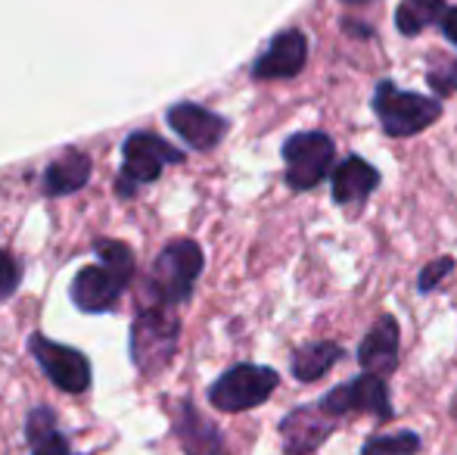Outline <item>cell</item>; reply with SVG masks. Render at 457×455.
<instances>
[{
	"instance_id": "obj_1",
	"label": "cell",
	"mask_w": 457,
	"mask_h": 455,
	"mask_svg": "<svg viewBox=\"0 0 457 455\" xmlns=\"http://www.w3.org/2000/svg\"><path fill=\"white\" fill-rule=\"evenodd\" d=\"M96 265H85L72 281V299L85 312H109L134 274V256L125 243L103 240L96 247Z\"/></svg>"
},
{
	"instance_id": "obj_2",
	"label": "cell",
	"mask_w": 457,
	"mask_h": 455,
	"mask_svg": "<svg viewBox=\"0 0 457 455\" xmlns=\"http://www.w3.org/2000/svg\"><path fill=\"white\" fill-rule=\"evenodd\" d=\"M373 113L389 138H411L439 119L442 100L423 97L414 91H398L392 81H379L373 91Z\"/></svg>"
},
{
	"instance_id": "obj_3",
	"label": "cell",
	"mask_w": 457,
	"mask_h": 455,
	"mask_svg": "<svg viewBox=\"0 0 457 455\" xmlns=\"http://www.w3.org/2000/svg\"><path fill=\"white\" fill-rule=\"evenodd\" d=\"M199 272H203V249L193 240H175L162 249V256L153 265L150 278V293L159 299V306L165 303H184L193 293Z\"/></svg>"
},
{
	"instance_id": "obj_4",
	"label": "cell",
	"mask_w": 457,
	"mask_h": 455,
	"mask_svg": "<svg viewBox=\"0 0 457 455\" xmlns=\"http://www.w3.org/2000/svg\"><path fill=\"white\" fill-rule=\"evenodd\" d=\"M178 346V318L162 306L140 312L131 328V358L140 371L156 375L171 362Z\"/></svg>"
},
{
	"instance_id": "obj_5",
	"label": "cell",
	"mask_w": 457,
	"mask_h": 455,
	"mask_svg": "<svg viewBox=\"0 0 457 455\" xmlns=\"http://www.w3.org/2000/svg\"><path fill=\"white\" fill-rule=\"evenodd\" d=\"M277 383H280L277 371L265 365H237L212 383L209 400L221 412H246V409L262 406L277 390Z\"/></svg>"
},
{
	"instance_id": "obj_6",
	"label": "cell",
	"mask_w": 457,
	"mask_h": 455,
	"mask_svg": "<svg viewBox=\"0 0 457 455\" xmlns=\"http://www.w3.org/2000/svg\"><path fill=\"white\" fill-rule=\"evenodd\" d=\"M333 144L324 131H299L283 144V163H287V184L293 190H312L327 178L333 165Z\"/></svg>"
},
{
	"instance_id": "obj_7",
	"label": "cell",
	"mask_w": 457,
	"mask_h": 455,
	"mask_svg": "<svg viewBox=\"0 0 457 455\" xmlns=\"http://www.w3.org/2000/svg\"><path fill=\"white\" fill-rule=\"evenodd\" d=\"M181 153L171 150L162 138L150 131H137L125 140V150H121V172H125V181L119 184L121 194H131L134 184H146L156 181L159 172L169 163H181Z\"/></svg>"
},
{
	"instance_id": "obj_8",
	"label": "cell",
	"mask_w": 457,
	"mask_h": 455,
	"mask_svg": "<svg viewBox=\"0 0 457 455\" xmlns=\"http://www.w3.org/2000/svg\"><path fill=\"white\" fill-rule=\"evenodd\" d=\"M31 356L37 358L47 377L66 393H85L91 387V362L85 358V352L72 350V346L54 343L41 334H31Z\"/></svg>"
},
{
	"instance_id": "obj_9",
	"label": "cell",
	"mask_w": 457,
	"mask_h": 455,
	"mask_svg": "<svg viewBox=\"0 0 457 455\" xmlns=\"http://www.w3.org/2000/svg\"><path fill=\"white\" fill-rule=\"evenodd\" d=\"M320 406H324V412L333 415V418H343V415H349V412H364L379 421L392 418L389 390H386L383 377H377V375H364L349 383H339L337 390H330V393L320 400Z\"/></svg>"
},
{
	"instance_id": "obj_10",
	"label": "cell",
	"mask_w": 457,
	"mask_h": 455,
	"mask_svg": "<svg viewBox=\"0 0 457 455\" xmlns=\"http://www.w3.org/2000/svg\"><path fill=\"white\" fill-rule=\"evenodd\" d=\"M337 418L324 412V406H299L280 421V437L287 455H312L330 437Z\"/></svg>"
},
{
	"instance_id": "obj_11",
	"label": "cell",
	"mask_w": 457,
	"mask_h": 455,
	"mask_svg": "<svg viewBox=\"0 0 457 455\" xmlns=\"http://www.w3.org/2000/svg\"><path fill=\"white\" fill-rule=\"evenodd\" d=\"M308 63V38L302 31L289 29L271 38L268 50L253 63L255 79H293Z\"/></svg>"
},
{
	"instance_id": "obj_12",
	"label": "cell",
	"mask_w": 457,
	"mask_h": 455,
	"mask_svg": "<svg viewBox=\"0 0 457 455\" xmlns=\"http://www.w3.org/2000/svg\"><path fill=\"white\" fill-rule=\"evenodd\" d=\"M169 125L193 147V150H212L228 134V122L196 104H178L169 110Z\"/></svg>"
},
{
	"instance_id": "obj_13",
	"label": "cell",
	"mask_w": 457,
	"mask_h": 455,
	"mask_svg": "<svg viewBox=\"0 0 457 455\" xmlns=\"http://www.w3.org/2000/svg\"><path fill=\"white\" fill-rule=\"evenodd\" d=\"M358 362L367 375L386 377L395 371L398 365V322L392 316H383L370 328V334L364 337L358 346Z\"/></svg>"
},
{
	"instance_id": "obj_14",
	"label": "cell",
	"mask_w": 457,
	"mask_h": 455,
	"mask_svg": "<svg viewBox=\"0 0 457 455\" xmlns=\"http://www.w3.org/2000/svg\"><path fill=\"white\" fill-rule=\"evenodd\" d=\"M379 184V172L373 169L367 159L349 156L337 172H333V200L339 206H349V203L364 200L367 194H373Z\"/></svg>"
},
{
	"instance_id": "obj_15",
	"label": "cell",
	"mask_w": 457,
	"mask_h": 455,
	"mask_svg": "<svg viewBox=\"0 0 457 455\" xmlns=\"http://www.w3.org/2000/svg\"><path fill=\"white\" fill-rule=\"evenodd\" d=\"M178 437H181L187 455H221V434H218L193 406H181Z\"/></svg>"
},
{
	"instance_id": "obj_16",
	"label": "cell",
	"mask_w": 457,
	"mask_h": 455,
	"mask_svg": "<svg viewBox=\"0 0 457 455\" xmlns=\"http://www.w3.org/2000/svg\"><path fill=\"white\" fill-rule=\"evenodd\" d=\"M25 434H29L31 455H79V452H72L69 440L60 434L50 409H35V412L29 415Z\"/></svg>"
},
{
	"instance_id": "obj_17",
	"label": "cell",
	"mask_w": 457,
	"mask_h": 455,
	"mask_svg": "<svg viewBox=\"0 0 457 455\" xmlns=\"http://www.w3.org/2000/svg\"><path fill=\"white\" fill-rule=\"evenodd\" d=\"M87 175H91V159L79 150H69L47 169L44 188H47V194H72V190L85 188Z\"/></svg>"
},
{
	"instance_id": "obj_18",
	"label": "cell",
	"mask_w": 457,
	"mask_h": 455,
	"mask_svg": "<svg viewBox=\"0 0 457 455\" xmlns=\"http://www.w3.org/2000/svg\"><path fill=\"white\" fill-rule=\"evenodd\" d=\"M339 358H343V350H339L337 343H330V341L308 343V346H302V350H295L293 375H295V381H305V383L318 381V377H324Z\"/></svg>"
},
{
	"instance_id": "obj_19",
	"label": "cell",
	"mask_w": 457,
	"mask_h": 455,
	"mask_svg": "<svg viewBox=\"0 0 457 455\" xmlns=\"http://www.w3.org/2000/svg\"><path fill=\"white\" fill-rule=\"evenodd\" d=\"M445 10H448L445 0H404L395 10V25L402 35L414 38L423 29H429L433 22H442Z\"/></svg>"
},
{
	"instance_id": "obj_20",
	"label": "cell",
	"mask_w": 457,
	"mask_h": 455,
	"mask_svg": "<svg viewBox=\"0 0 457 455\" xmlns=\"http://www.w3.org/2000/svg\"><path fill=\"white\" fill-rule=\"evenodd\" d=\"M420 450V437L411 431H395V434H383V437L367 440V446L361 455H417Z\"/></svg>"
},
{
	"instance_id": "obj_21",
	"label": "cell",
	"mask_w": 457,
	"mask_h": 455,
	"mask_svg": "<svg viewBox=\"0 0 457 455\" xmlns=\"http://www.w3.org/2000/svg\"><path fill=\"white\" fill-rule=\"evenodd\" d=\"M429 88L436 91V97H448L457 91V63L454 60H436L427 72Z\"/></svg>"
},
{
	"instance_id": "obj_22",
	"label": "cell",
	"mask_w": 457,
	"mask_h": 455,
	"mask_svg": "<svg viewBox=\"0 0 457 455\" xmlns=\"http://www.w3.org/2000/svg\"><path fill=\"white\" fill-rule=\"evenodd\" d=\"M454 272V259L452 256H442V259H436V262H429L427 268L420 272V281H417V287H420L423 293L427 291H436L439 287V281L445 278V274H452Z\"/></svg>"
},
{
	"instance_id": "obj_23",
	"label": "cell",
	"mask_w": 457,
	"mask_h": 455,
	"mask_svg": "<svg viewBox=\"0 0 457 455\" xmlns=\"http://www.w3.org/2000/svg\"><path fill=\"white\" fill-rule=\"evenodd\" d=\"M16 287H19V265L12 262L10 253L0 249V303H4L6 297H12Z\"/></svg>"
},
{
	"instance_id": "obj_24",
	"label": "cell",
	"mask_w": 457,
	"mask_h": 455,
	"mask_svg": "<svg viewBox=\"0 0 457 455\" xmlns=\"http://www.w3.org/2000/svg\"><path fill=\"white\" fill-rule=\"evenodd\" d=\"M439 25H442V35H445L448 41H452L454 47H457V6H448Z\"/></svg>"
},
{
	"instance_id": "obj_25",
	"label": "cell",
	"mask_w": 457,
	"mask_h": 455,
	"mask_svg": "<svg viewBox=\"0 0 457 455\" xmlns=\"http://www.w3.org/2000/svg\"><path fill=\"white\" fill-rule=\"evenodd\" d=\"M345 4H367V0H345Z\"/></svg>"
}]
</instances>
